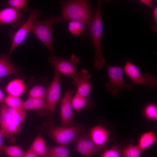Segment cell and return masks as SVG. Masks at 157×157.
Masks as SVG:
<instances>
[{"label": "cell", "mask_w": 157, "mask_h": 157, "mask_svg": "<svg viewBox=\"0 0 157 157\" xmlns=\"http://www.w3.org/2000/svg\"><path fill=\"white\" fill-rule=\"evenodd\" d=\"M37 154L30 149L26 152H25L23 157H39Z\"/></svg>", "instance_id": "32"}, {"label": "cell", "mask_w": 157, "mask_h": 157, "mask_svg": "<svg viewBox=\"0 0 157 157\" xmlns=\"http://www.w3.org/2000/svg\"><path fill=\"white\" fill-rule=\"evenodd\" d=\"M3 102L9 107L21 110L24 101L19 97L8 95L5 97Z\"/></svg>", "instance_id": "27"}, {"label": "cell", "mask_w": 157, "mask_h": 157, "mask_svg": "<svg viewBox=\"0 0 157 157\" xmlns=\"http://www.w3.org/2000/svg\"><path fill=\"white\" fill-rule=\"evenodd\" d=\"M98 3L90 30L95 52L94 60V66L96 69L101 70L103 69L106 62L103 56L101 47V39L103 31L101 1L99 0Z\"/></svg>", "instance_id": "3"}, {"label": "cell", "mask_w": 157, "mask_h": 157, "mask_svg": "<svg viewBox=\"0 0 157 157\" xmlns=\"http://www.w3.org/2000/svg\"><path fill=\"white\" fill-rule=\"evenodd\" d=\"M21 17L20 10L10 7L4 8L0 11V24L16 25Z\"/></svg>", "instance_id": "14"}, {"label": "cell", "mask_w": 157, "mask_h": 157, "mask_svg": "<svg viewBox=\"0 0 157 157\" xmlns=\"http://www.w3.org/2000/svg\"><path fill=\"white\" fill-rule=\"evenodd\" d=\"M21 110L25 111L36 110L47 112L46 102L44 100L39 99L28 98L24 101Z\"/></svg>", "instance_id": "18"}, {"label": "cell", "mask_w": 157, "mask_h": 157, "mask_svg": "<svg viewBox=\"0 0 157 157\" xmlns=\"http://www.w3.org/2000/svg\"><path fill=\"white\" fill-rule=\"evenodd\" d=\"M154 21L155 22V25H153L152 27V29L154 31H157V7H155L153 10V12Z\"/></svg>", "instance_id": "31"}, {"label": "cell", "mask_w": 157, "mask_h": 157, "mask_svg": "<svg viewBox=\"0 0 157 157\" xmlns=\"http://www.w3.org/2000/svg\"><path fill=\"white\" fill-rule=\"evenodd\" d=\"M101 157H123L122 148L118 145H114L104 151Z\"/></svg>", "instance_id": "29"}, {"label": "cell", "mask_w": 157, "mask_h": 157, "mask_svg": "<svg viewBox=\"0 0 157 157\" xmlns=\"http://www.w3.org/2000/svg\"><path fill=\"white\" fill-rule=\"evenodd\" d=\"M143 114L146 118L150 120H156L157 119V106L154 103L147 105L143 110Z\"/></svg>", "instance_id": "28"}, {"label": "cell", "mask_w": 157, "mask_h": 157, "mask_svg": "<svg viewBox=\"0 0 157 157\" xmlns=\"http://www.w3.org/2000/svg\"><path fill=\"white\" fill-rule=\"evenodd\" d=\"M44 139L40 135H38L34 139L30 149L39 156L44 157L46 155L47 150Z\"/></svg>", "instance_id": "21"}, {"label": "cell", "mask_w": 157, "mask_h": 157, "mask_svg": "<svg viewBox=\"0 0 157 157\" xmlns=\"http://www.w3.org/2000/svg\"><path fill=\"white\" fill-rule=\"evenodd\" d=\"M27 19L17 31L10 30L9 32L11 43L7 55L8 57L26 39L33 26L41 15L40 11L38 9L30 10Z\"/></svg>", "instance_id": "6"}, {"label": "cell", "mask_w": 157, "mask_h": 157, "mask_svg": "<svg viewBox=\"0 0 157 157\" xmlns=\"http://www.w3.org/2000/svg\"><path fill=\"white\" fill-rule=\"evenodd\" d=\"M60 73L55 69L52 81L48 87L45 98L47 112L52 113L55 109L60 95Z\"/></svg>", "instance_id": "10"}, {"label": "cell", "mask_w": 157, "mask_h": 157, "mask_svg": "<svg viewBox=\"0 0 157 157\" xmlns=\"http://www.w3.org/2000/svg\"><path fill=\"white\" fill-rule=\"evenodd\" d=\"M48 88L42 85L34 86L29 91L28 98L44 100Z\"/></svg>", "instance_id": "23"}, {"label": "cell", "mask_w": 157, "mask_h": 157, "mask_svg": "<svg viewBox=\"0 0 157 157\" xmlns=\"http://www.w3.org/2000/svg\"><path fill=\"white\" fill-rule=\"evenodd\" d=\"M123 69L124 72L133 83L152 88L157 85V79L156 76L150 73L142 74L132 62L127 60Z\"/></svg>", "instance_id": "9"}, {"label": "cell", "mask_w": 157, "mask_h": 157, "mask_svg": "<svg viewBox=\"0 0 157 157\" xmlns=\"http://www.w3.org/2000/svg\"><path fill=\"white\" fill-rule=\"evenodd\" d=\"M3 137L0 133V156L3 154V149L5 145L3 144Z\"/></svg>", "instance_id": "33"}, {"label": "cell", "mask_w": 157, "mask_h": 157, "mask_svg": "<svg viewBox=\"0 0 157 157\" xmlns=\"http://www.w3.org/2000/svg\"><path fill=\"white\" fill-rule=\"evenodd\" d=\"M89 136L94 143L101 147H105L109 137L107 130L101 125H97L91 130Z\"/></svg>", "instance_id": "15"}, {"label": "cell", "mask_w": 157, "mask_h": 157, "mask_svg": "<svg viewBox=\"0 0 157 157\" xmlns=\"http://www.w3.org/2000/svg\"><path fill=\"white\" fill-rule=\"evenodd\" d=\"M156 140V136L155 132H146L142 134L139 138L137 145L143 151L155 143Z\"/></svg>", "instance_id": "19"}, {"label": "cell", "mask_w": 157, "mask_h": 157, "mask_svg": "<svg viewBox=\"0 0 157 157\" xmlns=\"http://www.w3.org/2000/svg\"><path fill=\"white\" fill-rule=\"evenodd\" d=\"M25 152L17 145L5 146L3 153L8 157H23Z\"/></svg>", "instance_id": "26"}, {"label": "cell", "mask_w": 157, "mask_h": 157, "mask_svg": "<svg viewBox=\"0 0 157 157\" xmlns=\"http://www.w3.org/2000/svg\"><path fill=\"white\" fill-rule=\"evenodd\" d=\"M91 76V74L84 69L78 72L72 82L76 88V93L83 97H88L91 91L90 81Z\"/></svg>", "instance_id": "13"}, {"label": "cell", "mask_w": 157, "mask_h": 157, "mask_svg": "<svg viewBox=\"0 0 157 157\" xmlns=\"http://www.w3.org/2000/svg\"><path fill=\"white\" fill-rule=\"evenodd\" d=\"M48 62L60 73L73 79L78 73V65L80 61L78 57L73 54L69 59L52 56L49 58Z\"/></svg>", "instance_id": "8"}, {"label": "cell", "mask_w": 157, "mask_h": 157, "mask_svg": "<svg viewBox=\"0 0 157 157\" xmlns=\"http://www.w3.org/2000/svg\"><path fill=\"white\" fill-rule=\"evenodd\" d=\"M109 81L105 84V88L108 92L115 97H118L121 90L126 89L129 90L134 88L133 83H127L124 78L123 69L117 66H107Z\"/></svg>", "instance_id": "5"}, {"label": "cell", "mask_w": 157, "mask_h": 157, "mask_svg": "<svg viewBox=\"0 0 157 157\" xmlns=\"http://www.w3.org/2000/svg\"><path fill=\"white\" fill-rule=\"evenodd\" d=\"M140 1L144 4L147 6L151 7L152 5V1L150 0H141Z\"/></svg>", "instance_id": "34"}, {"label": "cell", "mask_w": 157, "mask_h": 157, "mask_svg": "<svg viewBox=\"0 0 157 157\" xmlns=\"http://www.w3.org/2000/svg\"><path fill=\"white\" fill-rule=\"evenodd\" d=\"M7 4L9 7L20 10L26 7L27 1L26 0H10L7 2Z\"/></svg>", "instance_id": "30"}, {"label": "cell", "mask_w": 157, "mask_h": 157, "mask_svg": "<svg viewBox=\"0 0 157 157\" xmlns=\"http://www.w3.org/2000/svg\"><path fill=\"white\" fill-rule=\"evenodd\" d=\"M62 21L61 17L57 16L37 21L31 31L47 48L51 56L55 55L52 34V26L54 24Z\"/></svg>", "instance_id": "4"}, {"label": "cell", "mask_w": 157, "mask_h": 157, "mask_svg": "<svg viewBox=\"0 0 157 157\" xmlns=\"http://www.w3.org/2000/svg\"><path fill=\"white\" fill-rule=\"evenodd\" d=\"M76 141V150L85 157H91L105 150V147L95 144L89 135L78 136Z\"/></svg>", "instance_id": "11"}, {"label": "cell", "mask_w": 157, "mask_h": 157, "mask_svg": "<svg viewBox=\"0 0 157 157\" xmlns=\"http://www.w3.org/2000/svg\"><path fill=\"white\" fill-rule=\"evenodd\" d=\"M85 24L80 20H72L68 24V28L69 32L75 35H79L82 34L85 30Z\"/></svg>", "instance_id": "25"}, {"label": "cell", "mask_w": 157, "mask_h": 157, "mask_svg": "<svg viewBox=\"0 0 157 157\" xmlns=\"http://www.w3.org/2000/svg\"><path fill=\"white\" fill-rule=\"evenodd\" d=\"M72 104L73 108L77 111H79L84 108H89L93 105L91 99L88 97H82L77 93L72 96Z\"/></svg>", "instance_id": "20"}, {"label": "cell", "mask_w": 157, "mask_h": 157, "mask_svg": "<svg viewBox=\"0 0 157 157\" xmlns=\"http://www.w3.org/2000/svg\"><path fill=\"white\" fill-rule=\"evenodd\" d=\"M26 117L25 111L0 105V133L3 138H10L19 133Z\"/></svg>", "instance_id": "2"}, {"label": "cell", "mask_w": 157, "mask_h": 157, "mask_svg": "<svg viewBox=\"0 0 157 157\" xmlns=\"http://www.w3.org/2000/svg\"><path fill=\"white\" fill-rule=\"evenodd\" d=\"M26 88V86L22 80L16 79L8 84L5 90L8 95L19 97L23 94Z\"/></svg>", "instance_id": "17"}, {"label": "cell", "mask_w": 157, "mask_h": 157, "mask_svg": "<svg viewBox=\"0 0 157 157\" xmlns=\"http://www.w3.org/2000/svg\"><path fill=\"white\" fill-rule=\"evenodd\" d=\"M74 92L73 90L69 89L61 101L60 116L62 126H68L71 124L74 114L72 104Z\"/></svg>", "instance_id": "12"}, {"label": "cell", "mask_w": 157, "mask_h": 157, "mask_svg": "<svg viewBox=\"0 0 157 157\" xmlns=\"http://www.w3.org/2000/svg\"><path fill=\"white\" fill-rule=\"evenodd\" d=\"M5 55L0 57V78L8 75L19 77L18 67L13 64Z\"/></svg>", "instance_id": "16"}, {"label": "cell", "mask_w": 157, "mask_h": 157, "mask_svg": "<svg viewBox=\"0 0 157 157\" xmlns=\"http://www.w3.org/2000/svg\"><path fill=\"white\" fill-rule=\"evenodd\" d=\"M70 152L65 146L59 145L48 148L44 157H68Z\"/></svg>", "instance_id": "22"}, {"label": "cell", "mask_w": 157, "mask_h": 157, "mask_svg": "<svg viewBox=\"0 0 157 157\" xmlns=\"http://www.w3.org/2000/svg\"><path fill=\"white\" fill-rule=\"evenodd\" d=\"M61 17L64 20H80L90 29L94 13L88 0H69L60 1Z\"/></svg>", "instance_id": "1"}, {"label": "cell", "mask_w": 157, "mask_h": 157, "mask_svg": "<svg viewBox=\"0 0 157 157\" xmlns=\"http://www.w3.org/2000/svg\"><path fill=\"white\" fill-rule=\"evenodd\" d=\"M83 128L81 125L74 126H53L49 129L48 132L56 142L65 146L76 141Z\"/></svg>", "instance_id": "7"}, {"label": "cell", "mask_w": 157, "mask_h": 157, "mask_svg": "<svg viewBox=\"0 0 157 157\" xmlns=\"http://www.w3.org/2000/svg\"><path fill=\"white\" fill-rule=\"evenodd\" d=\"M143 151L138 145L131 144L122 148L123 157H140Z\"/></svg>", "instance_id": "24"}, {"label": "cell", "mask_w": 157, "mask_h": 157, "mask_svg": "<svg viewBox=\"0 0 157 157\" xmlns=\"http://www.w3.org/2000/svg\"><path fill=\"white\" fill-rule=\"evenodd\" d=\"M5 97L3 91L0 89V103H2L4 102Z\"/></svg>", "instance_id": "35"}]
</instances>
